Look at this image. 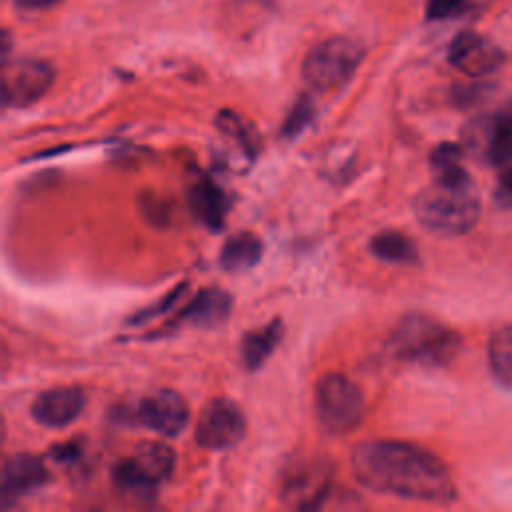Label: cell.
<instances>
[{
  "label": "cell",
  "mask_w": 512,
  "mask_h": 512,
  "mask_svg": "<svg viewBox=\"0 0 512 512\" xmlns=\"http://www.w3.org/2000/svg\"><path fill=\"white\" fill-rule=\"evenodd\" d=\"M356 480L382 494L448 504L456 486L446 464L432 452L400 440H364L350 456Z\"/></svg>",
  "instance_id": "cell-1"
},
{
  "label": "cell",
  "mask_w": 512,
  "mask_h": 512,
  "mask_svg": "<svg viewBox=\"0 0 512 512\" xmlns=\"http://www.w3.org/2000/svg\"><path fill=\"white\" fill-rule=\"evenodd\" d=\"M418 222L440 236H460L474 228L480 216V198L466 168L436 176L414 198Z\"/></svg>",
  "instance_id": "cell-2"
},
{
  "label": "cell",
  "mask_w": 512,
  "mask_h": 512,
  "mask_svg": "<svg viewBox=\"0 0 512 512\" xmlns=\"http://www.w3.org/2000/svg\"><path fill=\"white\" fill-rule=\"evenodd\" d=\"M390 344L394 354L404 360L424 366H444L456 356L460 338L430 316L410 314L400 320Z\"/></svg>",
  "instance_id": "cell-3"
},
{
  "label": "cell",
  "mask_w": 512,
  "mask_h": 512,
  "mask_svg": "<svg viewBox=\"0 0 512 512\" xmlns=\"http://www.w3.org/2000/svg\"><path fill=\"white\" fill-rule=\"evenodd\" d=\"M364 58V48L356 40L334 36L318 42L302 62L304 82L318 90L330 92L344 86Z\"/></svg>",
  "instance_id": "cell-4"
},
{
  "label": "cell",
  "mask_w": 512,
  "mask_h": 512,
  "mask_svg": "<svg viewBox=\"0 0 512 512\" xmlns=\"http://www.w3.org/2000/svg\"><path fill=\"white\" fill-rule=\"evenodd\" d=\"M318 422L332 434L354 430L366 414L362 390L342 374H324L314 388Z\"/></svg>",
  "instance_id": "cell-5"
},
{
  "label": "cell",
  "mask_w": 512,
  "mask_h": 512,
  "mask_svg": "<svg viewBox=\"0 0 512 512\" xmlns=\"http://www.w3.org/2000/svg\"><path fill=\"white\" fill-rule=\"evenodd\" d=\"M174 468V454L166 444L144 442L130 458L114 466V482L130 496L150 498L160 482H164Z\"/></svg>",
  "instance_id": "cell-6"
},
{
  "label": "cell",
  "mask_w": 512,
  "mask_h": 512,
  "mask_svg": "<svg viewBox=\"0 0 512 512\" xmlns=\"http://www.w3.org/2000/svg\"><path fill=\"white\" fill-rule=\"evenodd\" d=\"M196 442L206 450H226L238 444L246 432L242 410L228 398L210 400L196 420Z\"/></svg>",
  "instance_id": "cell-7"
},
{
  "label": "cell",
  "mask_w": 512,
  "mask_h": 512,
  "mask_svg": "<svg viewBox=\"0 0 512 512\" xmlns=\"http://www.w3.org/2000/svg\"><path fill=\"white\" fill-rule=\"evenodd\" d=\"M466 146L484 156L496 168L512 166V114L498 112L492 116H480L464 128Z\"/></svg>",
  "instance_id": "cell-8"
},
{
  "label": "cell",
  "mask_w": 512,
  "mask_h": 512,
  "mask_svg": "<svg viewBox=\"0 0 512 512\" xmlns=\"http://www.w3.org/2000/svg\"><path fill=\"white\" fill-rule=\"evenodd\" d=\"M188 406L174 390H156L144 396L128 416V422L152 430L160 436H176L188 424Z\"/></svg>",
  "instance_id": "cell-9"
},
{
  "label": "cell",
  "mask_w": 512,
  "mask_h": 512,
  "mask_svg": "<svg viewBox=\"0 0 512 512\" xmlns=\"http://www.w3.org/2000/svg\"><path fill=\"white\" fill-rule=\"evenodd\" d=\"M54 70L38 58H20L12 64L4 62L2 98L4 106H28L40 100L52 86Z\"/></svg>",
  "instance_id": "cell-10"
},
{
  "label": "cell",
  "mask_w": 512,
  "mask_h": 512,
  "mask_svg": "<svg viewBox=\"0 0 512 512\" xmlns=\"http://www.w3.org/2000/svg\"><path fill=\"white\" fill-rule=\"evenodd\" d=\"M448 60L466 76L478 78L494 72L504 62V52L482 34L464 30L450 42Z\"/></svg>",
  "instance_id": "cell-11"
},
{
  "label": "cell",
  "mask_w": 512,
  "mask_h": 512,
  "mask_svg": "<svg viewBox=\"0 0 512 512\" xmlns=\"http://www.w3.org/2000/svg\"><path fill=\"white\" fill-rule=\"evenodd\" d=\"M46 480H48V472L44 462L38 456L26 454V452L8 456L2 464V478H0L2 506L8 508L18 498L40 488Z\"/></svg>",
  "instance_id": "cell-12"
},
{
  "label": "cell",
  "mask_w": 512,
  "mask_h": 512,
  "mask_svg": "<svg viewBox=\"0 0 512 512\" xmlns=\"http://www.w3.org/2000/svg\"><path fill=\"white\" fill-rule=\"evenodd\" d=\"M84 394L76 386H56L38 394L30 406L32 418L48 428H62L74 422L84 408Z\"/></svg>",
  "instance_id": "cell-13"
},
{
  "label": "cell",
  "mask_w": 512,
  "mask_h": 512,
  "mask_svg": "<svg viewBox=\"0 0 512 512\" xmlns=\"http://www.w3.org/2000/svg\"><path fill=\"white\" fill-rule=\"evenodd\" d=\"M328 470L324 464H306L284 482V500L296 508H318L326 498Z\"/></svg>",
  "instance_id": "cell-14"
},
{
  "label": "cell",
  "mask_w": 512,
  "mask_h": 512,
  "mask_svg": "<svg viewBox=\"0 0 512 512\" xmlns=\"http://www.w3.org/2000/svg\"><path fill=\"white\" fill-rule=\"evenodd\" d=\"M230 308H232V300L224 290L206 288V290H200L188 306H184V310L180 312V318L190 322L192 326L214 328L226 322Z\"/></svg>",
  "instance_id": "cell-15"
},
{
  "label": "cell",
  "mask_w": 512,
  "mask_h": 512,
  "mask_svg": "<svg viewBox=\"0 0 512 512\" xmlns=\"http://www.w3.org/2000/svg\"><path fill=\"white\" fill-rule=\"evenodd\" d=\"M190 206L196 218L212 230H218L228 212L224 190L210 178H200L190 188Z\"/></svg>",
  "instance_id": "cell-16"
},
{
  "label": "cell",
  "mask_w": 512,
  "mask_h": 512,
  "mask_svg": "<svg viewBox=\"0 0 512 512\" xmlns=\"http://www.w3.org/2000/svg\"><path fill=\"white\" fill-rule=\"evenodd\" d=\"M284 334V326L280 320H270L268 324L250 330L244 334L240 344V356L246 368L256 370L262 366V362L274 352L280 338Z\"/></svg>",
  "instance_id": "cell-17"
},
{
  "label": "cell",
  "mask_w": 512,
  "mask_h": 512,
  "mask_svg": "<svg viewBox=\"0 0 512 512\" xmlns=\"http://www.w3.org/2000/svg\"><path fill=\"white\" fill-rule=\"evenodd\" d=\"M262 256V240L252 232L228 236L220 250V266L228 272L250 270Z\"/></svg>",
  "instance_id": "cell-18"
},
{
  "label": "cell",
  "mask_w": 512,
  "mask_h": 512,
  "mask_svg": "<svg viewBox=\"0 0 512 512\" xmlns=\"http://www.w3.org/2000/svg\"><path fill=\"white\" fill-rule=\"evenodd\" d=\"M370 252L394 264H412L418 260V248L410 236L398 230H384L370 240Z\"/></svg>",
  "instance_id": "cell-19"
},
{
  "label": "cell",
  "mask_w": 512,
  "mask_h": 512,
  "mask_svg": "<svg viewBox=\"0 0 512 512\" xmlns=\"http://www.w3.org/2000/svg\"><path fill=\"white\" fill-rule=\"evenodd\" d=\"M488 364L496 380L512 388V326H502L490 336Z\"/></svg>",
  "instance_id": "cell-20"
},
{
  "label": "cell",
  "mask_w": 512,
  "mask_h": 512,
  "mask_svg": "<svg viewBox=\"0 0 512 512\" xmlns=\"http://www.w3.org/2000/svg\"><path fill=\"white\" fill-rule=\"evenodd\" d=\"M216 126L226 138L238 142V146H242L244 152H248V154L256 152L254 130L242 116L234 114L232 110H220L216 116Z\"/></svg>",
  "instance_id": "cell-21"
},
{
  "label": "cell",
  "mask_w": 512,
  "mask_h": 512,
  "mask_svg": "<svg viewBox=\"0 0 512 512\" xmlns=\"http://www.w3.org/2000/svg\"><path fill=\"white\" fill-rule=\"evenodd\" d=\"M312 116H314V104H312V100H310L308 96H300V98L294 102V106L290 108V112H288V116H286V120H284V124H282V134L288 136V138L300 134V132L308 126V122L312 120Z\"/></svg>",
  "instance_id": "cell-22"
},
{
  "label": "cell",
  "mask_w": 512,
  "mask_h": 512,
  "mask_svg": "<svg viewBox=\"0 0 512 512\" xmlns=\"http://www.w3.org/2000/svg\"><path fill=\"white\" fill-rule=\"evenodd\" d=\"M430 164H432L434 174L460 168L462 166V150H460V146L452 144V142H444V144L436 146L434 152L430 154Z\"/></svg>",
  "instance_id": "cell-23"
},
{
  "label": "cell",
  "mask_w": 512,
  "mask_h": 512,
  "mask_svg": "<svg viewBox=\"0 0 512 512\" xmlns=\"http://www.w3.org/2000/svg\"><path fill=\"white\" fill-rule=\"evenodd\" d=\"M470 0H428L426 18L428 20H446L460 14Z\"/></svg>",
  "instance_id": "cell-24"
},
{
  "label": "cell",
  "mask_w": 512,
  "mask_h": 512,
  "mask_svg": "<svg viewBox=\"0 0 512 512\" xmlns=\"http://www.w3.org/2000/svg\"><path fill=\"white\" fill-rule=\"evenodd\" d=\"M494 200L500 208H512V166L500 170V176L494 188Z\"/></svg>",
  "instance_id": "cell-25"
},
{
  "label": "cell",
  "mask_w": 512,
  "mask_h": 512,
  "mask_svg": "<svg viewBox=\"0 0 512 512\" xmlns=\"http://www.w3.org/2000/svg\"><path fill=\"white\" fill-rule=\"evenodd\" d=\"M12 2L22 10H46L56 6L62 0H12Z\"/></svg>",
  "instance_id": "cell-26"
}]
</instances>
